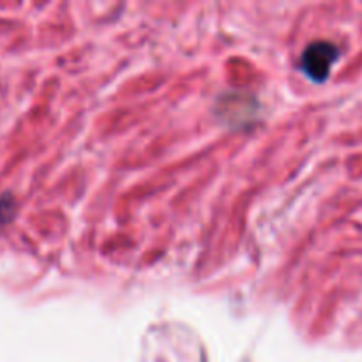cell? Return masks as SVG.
Listing matches in <instances>:
<instances>
[{
	"label": "cell",
	"instance_id": "1",
	"mask_svg": "<svg viewBox=\"0 0 362 362\" xmlns=\"http://www.w3.org/2000/svg\"><path fill=\"white\" fill-rule=\"evenodd\" d=\"M339 49L332 42L317 41L306 48L303 55V69L311 80L324 81L331 73L332 64L338 60Z\"/></svg>",
	"mask_w": 362,
	"mask_h": 362
}]
</instances>
